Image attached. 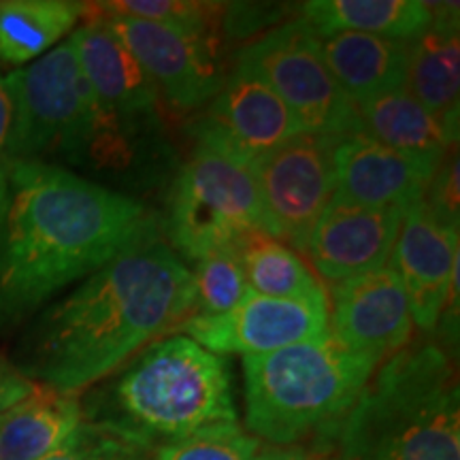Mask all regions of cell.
Returning a JSON list of instances; mask_svg holds the SVG:
<instances>
[{"label":"cell","mask_w":460,"mask_h":460,"mask_svg":"<svg viewBox=\"0 0 460 460\" xmlns=\"http://www.w3.org/2000/svg\"><path fill=\"white\" fill-rule=\"evenodd\" d=\"M192 314V271L154 228L45 309L20 345L17 371L77 394L180 331Z\"/></svg>","instance_id":"6da1fadb"},{"label":"cell","mask_w":460,"mask_h":460,"mask_svg":"<svg viewBox=\"0 0 460 460\" xmlns=\"http://www.w3.org/2000/svg\"><path fill=\"white\" fill-rule=\"evenodd\" d=\"M0 234V329L17 326L156 228L141 200L41 163H9Z\"/></svg>","instance_id":"7a4b0ae2"},{"label":"cell","mask_w":460,"mask_h":460,"mask_svg":"<svg viewBox=\"0 0 460 460\" xmlns=\"http://www.w3.org/2000/svg\"><path fill=\"white\" fill-rule=\"evenodd\" d=\"M82 411L85 422L146 452L237 422L228 362L186 335L143 348L90 394Z\"/></svg>","instance_id":"3957f363"},{"label":"cell","mask_w":460,"mask_h":460,"mask_svg":"<svg viewBox=\"0 0 460 460\" xmlns=\"http://www.w3.org/2000/svg\"><path fill=\"white\" fill-rule=\"evenodd\" d=\"M339 437L341 460H460V388L446 349L420 341L384 360Z\"/></svg>","instance_id":"277c9868"},{"label":"cell","mask_w":460,"mask_h":460,"mask_svg":"<svg viewBox=\"0 0 460 460\" xmlns=\"http://www.w3.org/2000/svg\"><path fill=\"white\" fill-rule=\"evenodd\" d=\"M379 365L331 331L275 352L243 356L247 429L273 447H295L332 429L339 435Z\"/></svg>","instance_id":"5b68a950"},{"label":"cell","mask_w":460,"mask_h":460,"mask_svg":"<svg viewBox=\"0 0 460 460\" xmlns=\"http://www.w3.org/2000/svg\"><path fill=\"white\" fill-rule=\"evenodd\" d=\"M4 84L13 101L9 163L62 154L73 164H84L96 132L111 115L96 101L71 39L9 73Z\"/></svg>","instance_id":"8992f818"},{"label":"cell","mask_w":460,"mask_h":460,"mask_svg":"<svg viewBox=\"0 0 460 460\" xmlns=\"http://www.w3.org/2000/svg\"><path fill=\"white\" fill-rule=\"evenodd\" d=\"M166 243L190 261L234 250L245 233H271L252 166L194 147L171 188Z\"/></svg>","instance_id":"52a82bcc"},{"label":"cell","mask_w":460,"mask_h":460,"mask_svg":"<svg viewBox=\"0 0 460 460\" xmlns=\"http://www.w3.org/2000/svg\"><path fill=\"white\" fill-rule=\"evenodd\" d=\"M234 62L261 75L305 132L345 137L362 130L358 107L332 77L322 56V39L303 17L281 22L243 45Z\"/></svg>","instance_id":"ba28073f"},{"label":"cell","mask_w":460,"mask_h":460,"mask_svg":"<svg viewBox=\"0 0 460 460\" xmlns=\"http://www.w3.org/2000/svg\"><path fill=\"white\" fill-rule=\"evenodd\" d=\"M337 139L301 132L250 164L273 237L301 254L322 211L335 197Z\"/></svg>","instance_id":"9c48e42d"},{"label":"cell","mask_w":460,"mask_h":460,"mask_svg":"<svg viewBox=\"0 0 460 460\" xmlns=\"http://www.w3.org/2000/svg\"><path fill=\"white\" fill-rule=\"evenodd\" d=\"M188 132L197 147L250 166L305 130L261 75L234 62L205 111L190 119Z\"/></svg>","instance_id":"30bf717a"},{"label":"cell","mask_w":460,"mask_h":460,"mask_svg":"<svg viewBox=\"0 0 460 460\" xmlns=\"http://www.w3.org/2000/svg\"><path fill=\"white\" fill-rule=\"evenodd\" d=\"M180 331L217 356L269 354L331 331L329 292L309 298H271L250 290L233 312L214 318L190 315Z\"/></svg>","instance_id":"8fae6325"},{"label":"cell","mask_w":460,"mask_h":460,"mask_svg":"<svg viewBox=\"0 0 460 460\" xmlns=\"http://www.w3.org/2000/svg\"><path fill=\"white\" fill-rule=\"evenodd\" d=\"M92 11L118 34L156 85L158 96H163L172 109L197 111L220 92L226 77L217 56L220 41L188 37L135 17L101 13L94 4Z\"/></svg>","instance_id":"7c38bea8"},{"label":"cell","mask_w":460,"mask_h":460,"mask_svg":"<svg viewBox=\"0 0 460 460\" xmlns=\"http://www.w3.org/2000/svg\"><path fill=\"white\" fill-rule=\"evenodd\" d=\"M390 267L410 303L413 329H437L458 278V228L441 220L422 200L402 214Z\"/></svg>","instance_id":"4fadbf2b"},{"label":"cell","mask_w":460,"mask_h":460,"mask_svg":"<svg viewBox=\"0 0 460 460\" xmlns=\"http://www.w3.org/2000/svg\"><path fill=\"white\" fill-rule=\"evenodd\" d=\"M331 332L339 341L379 362L413 339L410 303L390 264L332 284Z\"/></svg>","instance_id":"5bb4252c"},{"label":"cell","mask_w":460,"mask_h":460,"mask_svg":"<svg viewBox=\"0 0 460 460\" xmlns=\"http://www.w3.org/2000/svg\"><path fill=\"white\" fill-rule=\"evenodd\" d=\"M405 211L362 207L332 197L309 233L305 256L324 281L349 279L388 264Z\"/></svg>","instance_id":"9a60e30c"},{"label":"cell","mask_w":460,"mask_h":460,"mask_svg":"<svg viewBox=\"0 0 460 460\" xmlns=\"http://www.w3.org/2000/svg\"><path fill=\"white\" fill-rule=\"evenodd\" d=\"M94 15V20L75 28L71 41L96 101L102 111L132 130H156L160 124L156 85L105 20Z\"/></svg>","instance_id":"2e32d148"},{"label":"cell","mask_w":460,"mask_h":460,"mask_svg":"<svg viewBox=\"0 0 460 460\" xmlns=\"http://www.w3.org/2000/svg\"><path fill=\"white\" fill-rule=\"evenodd\" d=\"M335 197L362 207H396L407 211L424 199L435 172L394 152L365 130L335 143Z\"/></svg>","instance_id":"e0dca14e"},{"label":"cell","mask_w":460,"mask_h":460,"mask_svg":"<svg viewBox=\"0 0 460 460\" xmlns=\"http://www.w3.org/2000/svg\"><path fill=\"white\" fill-rule=\"evenodd\" d=\"M433 24L410 41V68L405 88L458 141L460 43L458 4H433Z\"/></svg>","instance_id":"ac0fdd59"},{"label":"cell","mask_w":460,"mask_h":460,"mask_svg":"<svg viewBox=\"0 0 460 460\" xmlns=\"http://www.w3.org/2000/svg\"><path fill=\"white\" fill-rule=\"evenodd\" d=\"M326 66L356 107L405 88L410 43L362 32H339L322 39Z\"/></svg>","instance_id":"d6986e66"},{"label":"cell","mask_w":460,"mask_h":460,"mask_svg":"<svg viewBox=\"0 0 460 460\" xmlns=\"http://www.w3.org/2000/svg\"><path fill=\"white\" fill-rule=\"evenodd\" d=\"M84 422L77 394L34 386L26 399L0 413V460H41Z\"/></svg>","instance_id":"ffe728a7"},{"label":"cell","mask_w":460,"mask_h":460,"mask_svg":"<svg viewBox=\"0 0 460 460\" xmlns=\"http://www.w3.org/2000/svg\"><path fill=\"white\" fill-rule=\"evenodd\" d=\"M358 115L367 135L433 172L450 154V147L456 146L439 119L420 105L407 88L362 102Z\"/></svg>","instance_id":"44dd1931"},{"label":"cell","mask_w":460,"mask_h":460,"mask_svg":"<svg viewBox=\"0 0 460 460\" xmlns=\"http://www.w3.org/2000/svg\"><path fill=\"white\" fill-rule=\"evenodd\" d=\"M298 11L320 39L362 32L410 43L433 24V7L420 0H312Z\"/></svg>","instance_id":"7402d4cb"},{"label":"cell","mask_w":460,"mask_h":460,"mask_svg":"<svg viewBox=\"0 0 460 460\" xmlns=\"http://www.w3.org/2000/svg\"><path fill=\"white\" fill-rule=\"evenodd\" d=\"M88 4L73 0H3L0 3V62L22 66L48 54L75 31Z\"/></svg>","instance_id":"603a6c76"},{"label":"cell","mask_w":460,"mask_h":460,"mask_svg":"<svg viewBox=\"0 0 460 460\" xmlns=\"http://www.w3.org/2000/svg\"><path fill=\"white\" fill-rule=\"evenodd\" d=\"M252 292L271 298L326 295V286L298 252L269 233H245L234 245Z\"/></svg>","instance_id":"cb8c5ba5"},{"label":"cell","mask_w":460,"mask_h":460,"mask_svg":"<svg viewBox=\"0 0 460 460\" xmlns=\"http://www.w3.org/2000/svg\"><path fill=\"white\" fill-rule=\"evenodd\" d=\"M94 9L107 15L152 22L188 37L209 39V41H217L222 17V4L194 3V0H115V3H96Z\"/></svg>","instance_id":"d4e9b609"},{"label":"cell","mask_w":460,"mask_h":460,"mask_svg":"<svg viewBox=\"0 0 460 460\" xmlns=\"http://www.w3.org/2000/svg\"><path fill=\"white\" fill-rule=\"evenodd\" d=\"M194 279V314L214 318L233 312L250 292L245 273L234 250H222L197 261Z\"/></svg>","instance_id":"484cf974"},{"label":"cell","mask_w":460,"mask_h":460,"mask_svg":"<svg viewBox=\"0 0 460 460\" xmlns=\"http://www.w3.org/2000/svg\"><path fill=\"white\" fill-rule=\"evenodd\" d=\"M269 447L239 422L216 424L154 452L152 460H267Z\"/></svg>","instance_id":"4316f807"},{"label":"cell","mask_w":460,"mask_h":460,"mask_svg":"<svg viewBox=\"0 0 460 460\" xmlns=\"http://www.w3.org/2000/svg\"><path fill=\"white\" fill-rule=\"evenodd\" d=\"M149 452L92 422H84L60 447L41 460H149Z\"/></svg>","instance_id":"83f0119b"},{"label":"cell","mask_w":460,"mask_h":460,"mask_svg":"<svg viewBox=\"0 0 460 460\" xmlns=\"http://www.w3.org/2000/svg\"><path fill=\"white\" fill-rule=\"evenodd\" d=\"M290 4H262V3H230L222 4L220 28L230 39H250L279 26Z\"/></svg>","instance_id":"f1b7e54d"},{"label":"cell","mask_w":460,"mask_h":460,"mask_svg":"<svg viewBox=\"0 0 460 460\" xmlns=\"http://www.w3.org/2000/svg\"><path fill=\"white\" fill-rule=\"evenodd\" d=\"M424 203L430 207L435 216L458 228V156L447 154L444 163L437 166L433 180L429 183Z\"/></svg>","instance_id":"f546056e"},{"label":"cell","mask_w":460,"mask_h":460,"mask_svg":"<svg viewBox=\"0 0 460 460\" xmlns=\"http://www.w3.org/2000/svg\"><path fill=\"white\" fill-rule=\"evenodd\" d=\"M37 384L31 382L26 376L17 371V367L9 365L7 360L0 358V413L9 410L11 405L26 399Z\"/></svg>","instance_id":"4dcf8cb0"},{"label":"cell","mask_w":460,"mask_h":460,"mask_svg":"<svg viewBox=\"0 0 460 460\" xmlns=\"http://www.w3.org/2000/svg\"><path fill=\"white\" fill-rule=\"evenodd\" d=\"M11 124H13V101H11V92L7 84H4V77L0 75V177H7V146Z\"/></svg>","instance_id":"1f68e13d"},{"label":"cell","mask_w":460,"mask_h":460,"mask_svg":"<svg viewBox=\"0 0 460 460\" xmlns=\"http://www.w3.org/2000/svg\"><path fill=\"white\" fill-rule=\"evenodd\" d=\"M267 460H335L329 454L298 450V447H269Z\"/></svg>","instance_id":"d6a6232c"},{"label":"cell","mask_w":460,"mask_h":460,"mask_svg":"<svg viewBox=\"0 0 460 460\" xmlns=\"http://www.w3.org/2000/svg\"><path fill=\"white\" fill-rule=\"evenodd\" d=\"M7 205H9V186H7V177H0V234H3L4 216H7Z\"/></svg>","instance_id":"836d02e7"}]
</instances>
